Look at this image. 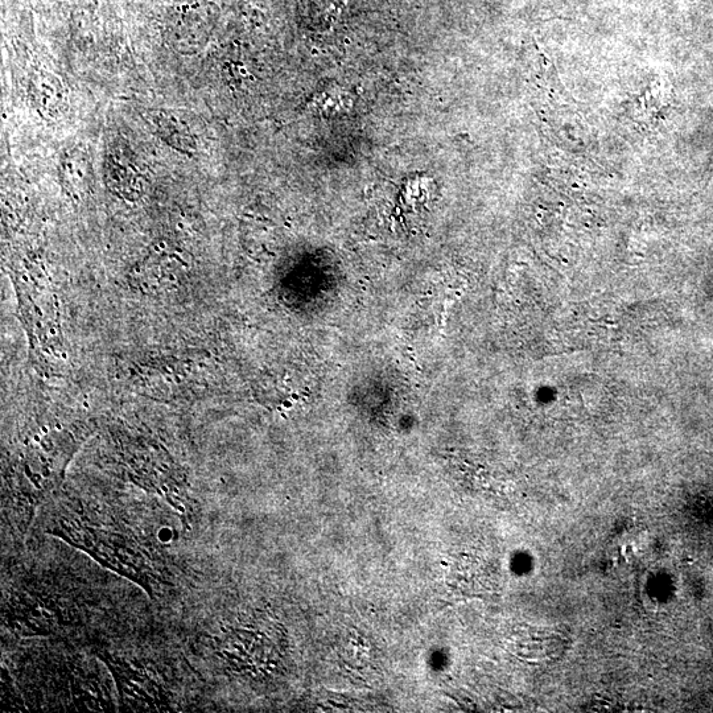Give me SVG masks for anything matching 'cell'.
Masks as SVG:
<instances>
[{
    "instance_id": "2",
    "label": "cell",
    "mask_w": 713,
    "mask_h": 713,
    "mask_svg": "<svg viewBox=\"0 0 713 713\" xmlns=\"http://www.w3.org/2000/svg\"><path fill=\"white\" fill-rule=\"evenodd\" d=\"M154 123L160 138L166 140L176 150L185 152V154L195 152V140L192 138L191 131L175 115L162 111L155 115Z\"/></svg>"
},
{
    "instance_id": "1",
    "label": "cell",
    "mask_w": 713,
    "mask_h": 713,
    "mask_svg": "<svg viewBox=\"0 0 713 713\" xmlns=\"http://www.w3.org/2000/svg\"><path fill=\"white\" fill-rule=\"evenodd\" d=\"M60 534L76 546L85 548L90 554L109 564L114 570L123 572L134 580H139L148 587L150 580L156 578L146 552L136 544L130 535L121 531L97 525L85 517L69 514L61 519Z\"/></svg>"
}]
</instances>
